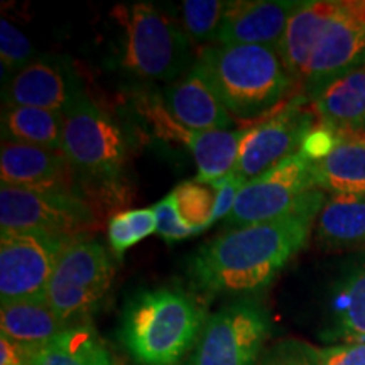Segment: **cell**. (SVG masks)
<instances>
[{"mask_svg": "<svg viewBox=\"0 0 365 365\" xmlns=\"http://www.w3.org/2000/svg\"><path fill=\"white\" fill-rule=\"evenodd\" d=\"M325 200V191L314 188L286 215L228 230L203 244L190 259L193 286L210 296L252 293L267 287L307 247Z\"/></svg>", "mask_w": 365, "mask_h": 365, "instance_id": "1", "label": "cell"}, {"mask_svg": "<svg viewBox=\"0 0 365 365\" xmlns=\"http://www.w3.org/2000/svg\"><path fill=\"white\" fill-rule=\"evenodd\" d=\"M195 63L240 125L262 122L298 95L279 53L266 46H210Z\"/></svg>", "mask_w": 365, "mask_h": 365, "instance_id": "2", "label": "cell"}, {"mask_svg": "<svg viewBox=\"0 0 365 365\" xmlns=\"http://www.w3.org/2000/svg\"><path fill=\"white\" fill-rule=\"evenodd\" d=\"M63 115L61 150L73 180L93 203L118 205L127 200L124 181L125 139L112 115L85 90L73 98Z\"/></svg>", "mask_w": 365, "mask_h": 365, "instance_id": "3", "label": "cell"}, {"mask_svg": "<svg viewBox=\"0 0 365 365\" xmlns=\"http://www.w3.org/2000/svg\"><path fill=\"white\" fill-rule=\"evenodd\" d=\"M205 322V309L190 294L140 289L127 299L118 336L139 365H176L195 349Z\"/></svg>", "mask_w": 365, "mask_h": 365, "instance_id": "4", "label": "cell"}, {"mask_svg": "<svg viewBox=\"0 0 365 365\" xmlns=\"http://www.w3.org/2000/svg\"><path fill=\"white\" fill-rule=\"evenodd\" d=\"M110 17L118 27V65L143 80L173 83L193 65L188 34L150 4L117 6Z\"/></svg>", "mask_w": 365, "mask_h": 365, "instance_id": "5", "label": "cell"}, {"mask_svg": "<svg viewBox=\"0 0 365 365\" xmlns=\"http://www.w3.org/2000/svg\"><path fill=\"white\" fill-rule=\"evenodd\" d=\"M113 277L110 254L90 234L65 249L46 289V299L68 327L81 325L102 303Z\"/></svg>", "mask_w": 365, "mask_h": 365, "instance_id": "6", "label": "cell"}, {"mask_svg": "<svg viewBox=\"0 0 365 365\" xmlns=\"http://www.w3.org/2000/svg\"><path fill=\"white\" fill-rule=\"evenodd\" d=\"M0 227L4 232L39 230L80 237L98 227L95 207L75 190H27L2 185Z\"/></svg>", "mask_w": 365, "mask_h": 365, "instance_id": "7", "label": "cell"}, {"mask_svg": "<svg viewBox=\"0 0 365 365\" xmlns=\"http://www.w3.org/2000/svg\"><path fill=\"white\" fill-rule=\"evenodd\" d=\"M271 331L266 308L240 299L210 314L186 365H255Z\"/></svg>", "mask_w": 365, "mask_h": 365, "instance_id": "8", "label": "cell"}, {"mask_svg": "<svg viewBox=\"0 0 365 365\" xmlns=\"http://www.w3.org/2000/svg\"><path fill=\"white\" fill-rule=\"evenodd\" d=\"M75 239L39 230L4 232L0 239L2 303L46 298L59 257Z\"/></svg>", "mask_w": 365, "mask_h": 365, "instance_id": "9", "label": "cell"}, {"mask_svg": "<svg viewBox=\"0 0 365 365\" xmlns=\"http://www.w3.org/2000/svg\"><path fill=\"white\" fill-rule=\"evenodd\" d=\"M317 118L307 95H294L281 110L249 127L234 171L247 182L294 156L317 127Z\"/></svg>", "mask_w": 365, "mask_h": 365, "instance_id": "10", "label": "cell"}, {"mask_svg": "<svg viewBox=\"0 0 365 365\" xmlns=\"http://www.w3.org/2000/svg\"><path fill=\"white\" fill-rule=\"evenodd\" d=\"M314 188L312 159L299 150L242 186L225 225L235 230L276 220L298 207L304 195Z\"/></svg>", "mask_w": 365, "mask_h": 365, "instance_id": "11", "label": "cell"}, {"mask_svg": "<svg viewBox=\"0 0 365 365\" xmlns=\"http://www.w3.org/2000/svg\"><path fill=\"white\" fill-rule=\"evenodd\" d=\"M365 63V0H340L309 59L301 93L313 102L336 80Z\"/></svg>", "mask_w": 365, "mask_h": 365, "instance_id": "12", "label": "cell"}, {"mask_svg": "<svg viewBox=\"0 0 365 365\" xmlns=\"http://www.w3.org/2000/svg\"><path fill=\"white\" fill-rule=\"evenodd\" d=\"M140 112L149 118L159 137L175 140L190 149L198 166L196 181L213 182L234 173L239 161L242 140L247 135L249 127L207 132L186 129L166 112L159 95H150L140 100Z\"/></svg>", "mask_w": 365, "mask_h": 365, "instance_id": "13", "label": "cell"}, {"mask_svg": "<svg viewBox=\"0 0 365 365\" xmlns=\"http://www.w3.org/2000/svg\"><path fill=\"white\" fill-rule=\"evenodd\" d=\"M78 78L58 58L33 59L4 86V105L34 107L63 113L81 93Z\"/></svg>", "mask_w": 365, "mask_h": 365, "instance_id": "14", "label": "cell"}, {"mask_svg": "<svg viewBox=\"0 0 365 365\" xmlns=\"http://www.w3.org/2000/svg\"><path fill=\"white\" fill-rule=\"evenodd\" d=\"M303 2L294 0H245L228 2L218 44L266 46L279 53L287 24Z\"/></svg>", "mask_w": 365, "mask_h": 365, "instance_id": "15", "label": "cell"}, {"mask_svg": "<svg viewBox=\"0 0 365 365\" xmlns=\"http://www.w3.org/2000/svg\"><path fill=\"white\" fill-rule=\"evenodd\" d=\"M163 107L178 124L191 130H232L235 120L196 66L159 95Z\"/></svg>", "mask_w": 365, "mask_h": 365, "instance_id": "16", "label": "cell"}, {"mask_svg": "<svg viewBox=\"0 0 365 365\" xmlns=\"http://www.w3.org/2000/svg\"><path fill=\"white\" fill-rule=\"evenodd\" d=\"M2 185L27 190H73L71 170L63 150L2 140Z\"/></svg>", "mask_w": 365, "mask_h": 365, "instance_id": "17", "label": "cell"}, {"mask_svg": "<svg viewBox=\"0 0 365 365\" xmlns=\"http://www.w3.org/2000/svg\"><path fill=\"white\" fill-rule=\"evenodd\" d=\"M331 130L330 148L312 161L314 186L331 195L365 196V130Z\"/></svg>", "mask_w": 365, "mask_h": 365, "instance_id": "18", "label": "cell"}, {"mask_svg": "<svg viewBox=\"0 0 365 365\" xmlns=\"http://www.w3.org/2000/svg\"><path fill=\"white\" fill-rule=\"evenodd\" d=\"M340 6V0H312L303 2L287 24L284 39L279 48L287 75L294 81L296 91L301 93L307 76L309 59L317 48L323 27L331 19Z\"/></svg>", "mask_w": 365, "mask_h": 365, "instance_id": "19", "label": "cell"}, {"mask_svg": "<svg viewBox=\"0 0 365 365\" xmlns=\"http://www.w3.org/2000/svg\"><path fill=\"white\" fill-rule=\"evenodd\" d=\"M328 341H365V259L349 262L331 289L328 303Z\"/></svg>", "mask_w": 365, "mask_h": 365, "instance_id": "20", "label": "cell"}, {"mask_svg": "<svg viewBox=\"0 0 365 365\" xmlns=\"http://www.w3.org/2000/svg\"><path fill=\"white\" fill-rule=\"evenodd\" d=\"M314 239L325 250L365 247V196L331 195L314 223Z\"/></svg>", "mask_w": 365, "mask_h": 365, "instance_id": "21", "label": "cell"}, {"mask_svg": "<svg viewBox=\"0 0 365 365\" xmlns=\"http://www.w3.org/2000/svg\"><path fill=\"white\" fill-rule=\"evenodd\" d=\"M2 335L39 350L56 339L68 325L54 313L46 298L6 301L0 308Z\"/></svg>", "mask_w": 365, "mask_h": 365, "instance_id": "22", "label": "cell"}, {"mask_svg": "<svg viewBox=\"0 0 365 365\" xmlns=\"http://www.w3.org/2000/svg\"><path fill=\"white\" fill-rule=\"evenodd\" d=\"M322 124L335 130H365V63L313 100Z\"/></svg>", "mask_w": 365, "mask_h": 365, "instance_id": "23", "label": "cell"}, {"mask_svg": "<svg viewBox=\"0 0 365 365\" xmlns=\"http://www.w3.org/2000/svg\"><path fill=\"white\" fill-rule=\"evenodd\" d=\"M33 365H115L110 350L88 323L68 327L38 350Z\"/></svg>", "mask_w": 365, "mask_h": 365, "instance_id": "24", "label": "cell"}, {"mask_svg": "<svg viewBox=\"0 0 365 365\" xmlns=\"http://www.w3.org/2000/svg\"><path fill=\"white\" fill-rule=\"evenodd\" d=\"M2 140L61 150L63 115L43 108L4 105Z\"/></svg>", "mask_w": 365, "mask_h": 365, "instance_id": "25", "label": "cell"}, {"mask_svg": "<svg viewBox=\"0 0 365 365\" xmlns=\"http://www.w3.org/2000/svg\"><path fill=\"white\" fill-rule=\"evenodd\" d=\"M175 196L178 215L186 227L203 232L213 225L217 208V191L210 182L185 181L171 191Z\"/></svg>", "mask_w": 365, "mask_h": 365, "instance_id": "26", "label": "cell"}, {"mask_svg": "<svg viewBox=\"0 0 365 365\" xmlns=\"http://www.w3.org/2000/svg\"><path fill=\"white\" fill-rule=\"evenodd\" d=\"M154 232H158V220L153 208L115 213L108 222V242H110L112 254L115 257H122L125 250Z\"/></svg>", "mask_w": 365, "mask_h": 365, "instance_id": "27", "label": "cell"}, {"mask_svg": "<svg viewBox=\"0 0 365 365\" xmlns=\"http://www.w3.org/2000/svg\"><path fill=\"white\" fill-rule=\"evenodd\" d=\"M228 2L222 0H185L182 2V27L196 43L218 41Z\"/></svg>", "mask_w": 365, "mask_h": 365, "instance_id": "28", "label": "cell"}, {"mask_svg": "<svg viewBox=\"0 0 365 365\" xmlns=\"http://www.w3.org/2000/svg\"><path fill=\"white\" fill-rule=\"evenodd\" d=\"M34 49L29 39L21 29H17L11 21L2 19L0 22V59H2V75L19 73L33 61Z\"/></svg>", "mask_w": 365, "mask_h": 365, "instance_id": "29", "label": "cell"}, {"mask_svg": "<svg viewBox=\"0 0 365 365\" xmlns=\"http://www.w3.org/2000/svg\"><path fill=\"white\" fill-rule=\"evenodd\" d=\"M255 365H319V355L304 341L284 340L267 350Z\"/></svg>", "mask_w": 365, "mask_h": 365, "instance_id": "30", "label": "cell"}, {"mask_svg": "<svg viewBox=\"0 0 365 365\" xmlns=\"http://www.w3.org/2000/svg\"><path fill=\"white\" fill-rule=\"evenodd\" d=\"M153 210L154 213H156L158 234L164 242H168V244H175V242L185 240L191 235L198 234L193 228L186 227L180 215H178L176 202L173 193H170L166 198H163L161 202L154 205Z\"/></svg>", "mask_w": 365, "mask_h": 365, "instance_id": "31", "label": "cell"}, {"mask_svg": "<svg viewBox=\"0 0 365 365\" xmlns=\"http://www.w3.org/2000/svg\"><path fill=\"white\" fill-rule=\"evenodd\" d=\"M217 191V208H215V217L213 222L227 220V217L230 215L232 208H234L237 195L240 193L242 186L245 185V181L237 175V173H230V175L220 178V180L210 182Z\"/></svg>", "mask_w": 365, "mask_h": 365, "instance_id": "32", "label": "cell"}, {"mask_svg": "<svg viewBox=\"0 0 365 365\" xmlns=\"http://www.w3.org/2000/svg\"><path fill=\"white\" fill-rule=\"evenodd\" d=\"M318 355L319 365H365V341L327 346Z\"/></svg>", "mask_w": 365, "mask_h": 365, "instance_id": "33", "label": "cell"}, {"mask_svg": "<svg viewBox=\"0 0 365 365\" xmlns=\"http://www.w3.org/2000/svg\"><path fill=\"white\" fill-rule=\"evenodd\" d=\"M38 350L0 336V365H33Z\"/></svg>", "mask_w": 365, "mask_h": 365, "instance_id": "34", "label": "cell"}]
</instances>
